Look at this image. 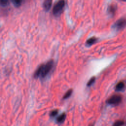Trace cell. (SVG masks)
Masks as SVG:
<instances>
[{
	"label": "cell",
	"instance_id": "8",
	"mask_svg": "<svg viewBox=\"0 0 126 126\" xmlns=\"http://www.w3.org/2000/svg\"><path fill=\"white\" fill-rule=\"evenodd\" d=\"M65 117H66V115L65 113L62 114L59 116H58V118H57V122L59 123H62L65 120Z\"/></svg>",
	"mask_w": 126,
	"mask_h": 126
},
{
	"label": "cell",
	"instance_id": "5",
	"mask_svg": "<svg viewBox=\"0 0 126 126\" xmlns=\"http://www.w3.org/2000/svg\"><path fill=\"white\" fill-rule=\"evenodd\" d=\"M52 1L51 0H46L44 1L43 6L45 11H48L50 9L52 5Z\"/></svg>",
	"mask_w": 126,
	"mask_h": 126
},
{
	"label": "cell",
	"instance_id": "11",
	"mask_svg": "<svg viewBox=\"0 0 126 126\" xmlns=\"http://www.w3.org/2000/svg\"><path fill=\"white\" fill-rule=\"evenodd\" d=\"M124 124V122L122 120H118L116 121L113 126H122Z\"/></svg>",
	"mask_w": 126,
	"mask_h": 126
},
{
	"label": "cell",
	"instance_id": "3",
	"mask_svg": "<svg viewBox=\"0 0 126 126\" xmlns=\"http://www.w3.org/2000/svg\"><path fill=\"white\" fill-rule=\"evenodd\" d=\"M122 100V96L120 94H114L106 101L107 103L112 105H119Z\"/></svg>",
	"mask_w": 126,
	"mask_h": 126
},
{
	"label": "cell",
	"instance_id": "6",
	"mask_svg": "<svg viewBox=\"0 0 126 126\" xmlns=\"http://www.w3.org/2000/svg\"><path fill=\"white\" fill-rule=\"evenodd\" d=\"M125 83L123 81L119 82L115 86V90L116 91H121L125 88Z\"/></svg>",
	"mask_w": 126,
	"mask_h": 126
},
{
	"label": "cell",
	"instance_id": "9",
	"mask_svg": "<svg viewBox=\"0 0 126 126\" xmlns=\"http://www.w3.org/2000/svg\"><path fill=\"white\" fill-rule=\"evenodd\" d=\"M116 7L115 5L113 4H111L109 7V12L111 13V14H113L115 13L116 9Z\"/></svg>",
	"mask_w": 126,
	"mask_h": 126
},
{
	"label": "cell",
	"instance_id": "14",
	"mask_svg": "<svg viewBox=\"0 0 126 126\" xmlns=\"http://www.w3.org/2000/svg\"><path fill=\"white\" fill-rule=\"evenodd\" d=\"M95 78L94 77H92L90 80L89 81H88V83H87V86H91L94 83V82L95 81Z\"/></svg>",
	"mask_w": 126,
	"mask_h": 126
},
{
	"label": "cell",
	"instance_id": "1",
	"mask_svg": "<svg viewBox=\"0 0 126 126\" xmlns=\"http://www.w3.org/2000/svg\"><path fill=\"white\" fill-rule=\"evenodd\" d=\"M53 65L54 61L52 60L49 61L45 64L40 65L34 72V77L38 78L40 77L42 78L45 77L51 70Z\"/></svg>",
	"mask_w": 126,
	"mask_h": 126
},
{
	"label": "cell",
	"instance_id": "4",
	"mask_svg": "<svg viewBox=\"0 0 126 126\" xmlns=\"http://www.w3.org/2000/svg\"><path fill=\"white\" fill-rule=\"evenodd\" d=\"M126 26V18H122L118 19L114 24V27L117 30H121Z\"/></svg>",
	"mask_w": 126,
	"mask_h": 126
},
{
	"label": "cell",
	"instance_id": "2",
	"mask_svg": "<svg viewBox=\"0 0 126 126\" xmlns=\"http://www.w3.org/2000/svg\"><path fill=\"white\" fill-rule=\"evenodd\" d=\"M65 6V1L61 0L56 2L53 6V13L55 16L60 15Z\"/></svg>",
	"mask_w": 126,
	"mask_h": 126
},
{
	"label": "cell",
	"instance_id": "10",
	"mask_svg": "<svg viewBox=\"0 0 126 126\" xmlns=\"http://www.w3.org/2000/svg\"><path fill=\"white\" fill-rule=\"evenodd\" d=\"M72 93V90L71 89H70V90H68L66 92V93L64 94V96H63V99H66V98H68L70 96Z\"/></svg>",
	"mask_w": 126,
	"mask_h": 126
},
{
	"label": "cell",
	"instance_id": "12",
	"mask_svg": "<svg viewBox=\"0 0 126 126\" xmlns=\"http://www.w3.org/2000/svg\"><path fill=\"white\" fill-rule=\"evenodd\" d=\"M12 1L13 2V4L15 6H17V7L21 5V2H22V0H13Z\"/></svg>",
	"mask_w": 126,
	"mask_h": 126
},
{
	"label": "cell",
	"instance_id": "13",
	"mask_svg": "<svg viewBox=\"0 0 126 126\" xmlns=\"http://www.w3.org/2000/svg\"><path fill=\"white\" fill-rule=\"evenodd\" d=\"M9 3V1L7 0H0V5L2 6H5Z\"/></svg>",
	"mask_w": 126,
	"mask_h": 126
},
{
	"label": "cell",
	"instance_id": "7",
	"mask_svg": "<svg viewBox=\"0 0 126 126\" xmlns=\"http://www.w3.org/2000/svg\"><path fill=\"white\" fill-rule=\"evenodd\" d=\"M96 41H97L96 38H95V37H92L88 39L86 41V44L89 46L92 45L94 44V43H95Z\"/></svg>",
	"mask_w": 126,
	"mask_h": 126
},
{
	"label": "cell",
	"instance_id": "15",
	"mask_svg": "<svg viewBox=\"0 0 126 126\" xmlns=\"http://www.w3.org/2000/svg\"><path fill=\"white\" fill-rule=\"evenodd\" d=\"M58 111L57 110H54L51 112L50 115L51 117H55L58 114Z\"/></svg>",
	"mask_w": 126,
	"mask_h": 126
}]
</instances>
